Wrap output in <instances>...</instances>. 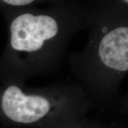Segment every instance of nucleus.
Here are the masks:
<instances>
[{
	"label": "nucleus",
	"instance_id": "nucleus-1",
	"mask_svg": "<svg viewBox=\"0 0 128 128\" xmlns=\"http://www.w3.org/2000/svg\"><path fill=\"white\" fill-rule=\"evenodd\" d=\"M7 39L0 56V82L25 83L28 78L59 70L69 43L87 28L89 3L72 1L47 8L28 6L0 10Z\"/></svg>",
	"mask_w": 128,
	"mask_h": 128
},
{
	"label": "nucleus",
	"instance_id": "nucleus-2",
	"mask_svg": "<svg viewBox=\"0 0 128 128\" xmlns=\"http://www.w3.org/2000/svg\"><path fill=\"white\" fill-rule=\"evenodd\" d=\"M91 17L85 48L71 52L70 70L89 103L120 100V87L128 72V7L112 0H89Z\"/></svg>",
	"mask_w": 128,
	"mask_h": 128
},
{
	"label": "nucleus",
	"instance_id": "nucleus-3",
	"mask_svg": "<svg viewBox=\"0 0 128 128\" xmlns=\"http://www.w3.org/2000/svg\"><path fill=\"white\" fill-rule=\"evenodd\" d=\"M89 104L77 82H58L40 88L14 82L0 85V120L12 124L31 125L70 120Z\"/></svg>",
	"mask_w": 128,
	"mask_h": 128
},
{
	"label": "nucleus",
	"instance_id": "nucleus-4",
	"mask_svg": "<svg viewBox=\"0 0 128 128\" xmlns=\"http://www.w3.org/2000/svg\"><path fill=\"white\" fill-rule=\"evenodd\" d=\"M74 0H0V10L6 8L16 9L28 6L42 3L50 4L51 5H58L66 4Z\"/></svg>",
	"mask_w": 128,
	"mask_h": 128
},
{
	"label": "nucleus",
	"instance_id": "nucleus-5",
	"mask_svg": "<svg viewBox=\"0 0 128 128\" xmlns=\"http://www.w3.org/2000/svg\"><path fill=\"white\" fill-rule=\"evenodd\" d=\"M118 4L123 6L124 7H128V0H112Z\"/></svg>",
	"mask_w": 128,
	"mask_h": 128
}]
</instances>
